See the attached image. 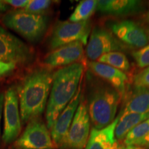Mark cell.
I'll list each match as a JSON object with an SVG mask.
<instances>
[{
    "label": "cell",
    "mask_w": 149,
    "mask_h": 149,
    "mask_svg": "<svg viewBox=\"0 0 149 149\" xmlns=\"http://www.w3.org/2000/svg\"><path fill=\"white\" fill-rule=\"evenodd\" d=\"M53 72L44 66L28 72L17 86L20 115L24 123L40 117L46 109Z\"/></svg>",
    "instance_id": "1"
},
{
    "label": "cell",
    "mask_w": 149,
    "mask_h": 149,
    "mask_svg": "<svg viewBox=\"0 0 149 149\" xmlns=\"http://www.w3.org/2000/svg\"><path fill=\"white\" fill-rule=\"evenodd\" d=\"M87 100L88 113L93 127L102 129L116 118L122 96L105 81L91 71L87 72Z\"/></svg>",
    "instance_id": "2"
},
{
    "label": "cell",
    "mask_w": 149,
    "mask_h": 149,
    "mask_svg": "<svg viewBox=\"0 0 149 149\" xmlns=\"http://www.w3.org/2000/svg\"><path fill=\"white\" fill-rule=\"evenodd\" d=\"M84 63L58 68L53 72V83L46 109V126L51 130L57 117L75 95L82 81Z\"/></svg>",
    "instance_id": "3"
},
{
    "label": "cell",
    "mask_w": 149,
    "mask_h": 149,
    "mask_svg": "<svg viewBox=\"0 0 149 149\" xmlns=\"http://www.w3.org/2000/svg\"><path fill=\"white\" fill-rule=\"evenodd\" d=\"M2 23L31 43L39 42L47 31L48 17L45 15L26 12L24 9L9 10L3 16Z\"/></svg>",
    "instance_id": "4"
},
{
    "label": "cell",
    "mask_w": 149,
    "mask_h": 149,
    "mask_svg": "<svg viewBox=\"0 0 149 149\" xmlns=\"http://www.w3.org/2000/svg\"><path fill=\"white\" fill-rule=\"evenodd\" d=\"M34 59L33 48L0 26V61L28 66Z\"/></svg>",
    "instance_id": "5"
},
{
    "label": "cell",
    "mask_w": 149,
    "mask_h": 149,
    "mask_svg": "<svg viewBox=\"0 0 149 149\" xmlns=\"http://www.w3.org/2000/svg\"><path fill=\"white\" fill-rule=\"evenodd\" d=\"M91 31V22H58L54 26L49 40L48 47L51 51L74 42L87 44Z\"/></svg>",
    "instance_id": "6"
},
{
    "label": "cell",
    "mask_w": 149,
    "mask_h": 149,
    "mask_svg": "<svg viewBox=\"0 0 149 149\" xmlns=\"http://www.w3.org/2000/svg\"><path fill=\"white\" fill-rule=\"evenodd\" d=\"M90 115L86 101L83 95L68 133L59 148L84 149L90 135Z\"/></svg>",
    "instance_id": "7"
},
{
    "label": "cell",
    "mask_w": 149,
    "mask_h": 149,
    "mask_svg": "<svg viewBox=\"0 0 149 149\" xmlns=\"http://www.w3.org/2000/svg\"><path fill=\"white\" fill-rule=\"evenodd\" d=\"M108 28L115 37L128 48H141L149 43V26L130 19L109 23Z\"/></svg>",
    "instance_id": "8"
},
{
    "label": "cell",
    "mask_w": 149,
    "mask_h": 149,
    "mask_svg": "<svg viewBox=\"0 0 149 149\" xmlns=\"http://www.w3.org/2000/svg\"><path fill=\"white\" fill-rule=\"evenodd\" d=\"M51 132L40 117L28 122L24 131L13 144L14 149H55Z\"/></svg>",
    "instance_id": "9"
},
{
    "label": "cell",
    "mask_w": 149,
    "mask_h": 149,
    "mask_svg": "<svg viewBox=\"0 0 149 149\" xmlns=\"http://www.w3.org/2000/svg\"><path fill=\"white\" fill-rule=\"evenodd\" d=\"M127 49V46L121 42L110 30L96 26L91 32L86 55L91 61H95L104 54L126 51Z\"/></svg>",
    "instance_id": "10"
},
{
    "label": "cell",
    "mask_w": 149,
    "mask_h": 149,
    "mask_svg": "<svg viewBox=\"0 0 149 149\" xmlns=\"http://www.w3.org/2000/svg\"><path fill=\"white\" fill-rule=\"evenodd\" d=\"M3 131L2 141L5 144L15 142L21 133L22 119L16 88L10 86L4 95Z\"/></svg>",
    "instance_id": "11"
},
{
    "label": "cell",
    "mask_w": 149,
    "mask_h": 149,
    "mask_svg": "<svg viewBox=\"0 0 149 149\" xmlns=\"http://www.w3.org/2000/svg\"><path fill=\"white\" fill-rule=\"evenodd\" d=\"M84 56V51L82 43H71L48 53L43 59V66L51 70L63 68L76 63H81Z\"/></svg>",
    "instance_id": "12"
},
{
    "label": "cell",
    "mask_w": 149,
    "mask_h": 149,
    "mask_svg": "<svg viewBox=\"0 0 149 149\" xmlns=\"http://www.w3.org/2000/svg\"><path fill=\"white\" fill-rule=\"evenodd\" d=\"M82 95L81 81L75 95L59 115L51 129L52 139L57 148H59L68 133Z\"/></svg>",
    "instance_id": "13"
},
{
    "label": "cell",
    "mask_w": 149,
    "mask_h": 149,
    "mask_svg": "<svg viewBox=\"0 0 149 149\" xmlns=\"http://www.w3.org/2000/svg\"><path fill=\"white\" fill-rule=\"evenodd\" d=\"M88 66L89 71L113 87L122 98L125 97L128 82L126 72L97 61H90Z\"/></svg>",
    "instance_id": "14"
},
{
    "label": "cell",
    "mask_w": 149,
    "mask_h": 149,
    "mask_svg": "<svg viewBox=\"0 0 149 149\" xmlns=\"http://www.w3.org/2000/svg\"><path fill=\"white\" fill-rule=\"evenodd\" d=\"M144 10L142 1L137 0H100L97 10L104 15L126 17L138 14Z\"/></svg>",
    "instance_id": "15"
},
{
    "label": "cell",
    "mask_w": 149,
    "mask_h": 149,
    "mask_svg": "<svg viewBox=\"0 0 149 149\" xmlns=\"http://www.w3.org/2000/svg\"><path fill=\"white\" fill-rule=\"evenodd\" d=\"M122 111L115 120L102 129L92 128L84 149H118L120 144L115 137V128L120 120Z\"/></svg>",
    "instance_id": "16"
},
{
    "label": "cell",
    "mask_w": 149,
    "mask_h": 149,
    "mask_svg": "<svg viewBox=\"0 0 149 149\" xmlns=\"http://www.w3.org/2000/svg\"><path fill=\"white\" fill-rule=\"evenodd\" d=\"M148 112H149V88L134 86L132 92L126 98L122 113H145Z\"/></svg>",
    "instance_id": "17"
},
{
    "label": "cell",
    "mask_w": 149,
    "mask_h": 149,
    "mask_svg": "<svg viewBox=\"0 0 149 149\" xmlns=\"http://www.w3.org/2000/svg\"><path fill=\"white\" fill-rule=\"evenodd\" d=\"M149 118V112L145 113H127L122 115L115 128V137L117 141L124 140L127 134L134 127Z\"/></svg>",
    "instance_id": "18"
},
{
    "label": "cell",
    "mask_w": 149,
    "mask_h": 149,
    "mask_svg": "<svg viewBox=\"0 0 149 149\" xmlns=\"http://www.w3.org/2000/svg\"><path fill=\"white\" fill-rule=\"evenodd\" d=\"M97 61L102 64L109 65L126 72L129 71L130 69V64L127 57L122 52H111L102 55Z\"/></svg>",
    "instance_id": "19"
},
{
    "label": "cell",
    "mask_w": 149,
    "mask_h": 149,
    "mask_svg": "<svg viewBox=\"0 0 149 149\" xmlns=\"http://www.w3.org/2000/svg\"><path fill=\"white\" fill-rule=\"evenodd\" d=\"M97 1L95 0L81 1L70 16L69 21L71 22L88 21L97 10Z\"/></svg>",
    "instance_id": "20"
},
{
    "label": "cell",
    "mask_w": 149,
    "mask_h": 149,
    "mask_svg": "<svg viewBox=\"0 0 149 149\" xmlns=\"http://www.w3.org/2000/svg\"><path fill=\"white\" fill-rule=\"evenodd\" d=\"M149 133V118L134 127L123 140V145L136 146Z\"/></svg>",
    "instance_id": "21"
},
{
    "label": "cell",
    "mask_w": 149,
    "mask_h": 149,
    "mask_svg": "<svg viewBox=\"0 0 149 149\" xmlns=\"http://www.w3.org/2000/svg\"><path fill=\"white\" fill-rule=\"evenodd\" d=\"M51 4L52 1L48 0H32L29 1L24 10L31 13L44 15V13L50 8Z\"/></svg>",
    "instance_id": "22"
},
{
    "label": "cell",
    "mask_w": 149,
    "mask_h": 149,
    "mask_svg": "<svg viewBox=\"0 0 149 149\" xmlns=\"http://www.w3.org/2000/svg\"><path fill=\"white\" fill-rule=\"evenodd\" d=\"M132 56L139 68L149 67V43L144 47L133 51Z\"/></svg>",
    "instance_id": "23"
},
{
    "label": "cell",
    "mask_w": 149,
    "mask_h": 149,
    "mask_svg": "<svg viewBox=\"0 0 149 149\" xmlns=\"http://www.w3.org/2000/svg\"><path fill=\"white\" fill-rule=\"evenodd\" d=\"M133 84L135 86L149 88V67L136 74L133 79Z\"/></svg>",
    "instance_id": "24"
},
{
    "label": "cell",
    "mask_w": 149,
    "mask_h": 149,
    "mask_svg": "<svg viewBox=\"0 0 149 149\" xmlns=\"http://www.w3.org/2000/svg\"><path fill=\"white\" fill-rule=\"evenodd\" d=\"M17 68V66L13 64L1 62L0 61V78L10 75Z\"/></svg>",
    "instance_id": "25"
},
{
    "label": "cell",
    "mask_w": 149,
    "mask_h": 149,
    "mask_svg": "<svg viewBox=\"0 0 149 149\" xmlns=\"http://www.w3.org/2000/svg\"><path fill=\"white\" fill-rule=\"evenodd\" d=\"M3 2L14 8H25L29 2V0H5Z\"/></svg>",
    "instance_id": "26"
},
{
    "label": "cell",
    "mask_w": 149,
    "mask_h": 149,
    "mask_svg": "<svg viewBox=\"0 0 149 149\" xmlns=\"http://www.w3.org/2000/svg\"><path fill=\"white\" fill-rule=\"evenodd\" d=\"M4 94L0 93V134H1V116H2V111L3 109V104H4Z\"/></svg>",
    "instance_id": "27"
},
{
    "label": "cell",
    "mask_w": 149,
    "mask_h": 149,
    "mask_svg": "<svg viewBox=\"0 0 149 149\" xmlns=\"http://www.w3.org/2000/svg\"><path fill=\"white\" fill-rule=\"evenodd\" d=\"M136 146H144L149 148V133L144 137L142 140H141Z\"/></svg>",
    "instance_id": "28"
},
{
    "label": "cell",
    "mask_w": 149,
    "mask_h": 149,
    "mask_svg": "<svg viewBox=\"0 0 149 149\" xmlns=\"http://www.w3.org/2000/svg\"><path fill=\"white\" fill-rule=\"evenodd\" d=\"M118 149H149V148L144 146H134V145H130V146H125V145H120Z\"/></svg>",
    "instance_id": "29"
},
{
    "label": "cell",
    "mask_w": 149,
    "mask_h": 149,
    "mask_svg": "<svg viewBox=\"0 0 149 149\" xmlns=\"http://www.w3.org/2000/svg\"><path fill=\"white\" fill-rule=\"evenodd\" d=\"M10 6L6 3H5L3 1H0V13H6L10 10Z\"/></svg>",
    "instance_id": "30"
},
{
    "label": "cell",
    "mask_w": 149,
    "mask_h": 149,
    "mask_svg": "<svg viewBox=\"0 0 149 149\" xmlns=\"http://www.w3.org/2000/svg\"><path fill=\"white\" fill-rule=\"evenodd\" d=\"M145 20H146L147 24H148L149 26V7H148V10L146 13V15H145Z\"/></svg>",
    "instance_id": "31"
},
{
    "label": "cell",
    "mask_w": 149,
    "mask_h": 149,
    "mask_svg": "<svg viewBox=\"0 0 149 149\" xmlns=\"http://www.w3.org/2000/svg\"><path fill=\"white\" fill-rule=\"evenodd\" d=\"M9 149H14V148H9Z\"/></svg>",
    "instance_id": "32"
}]
</instances>
